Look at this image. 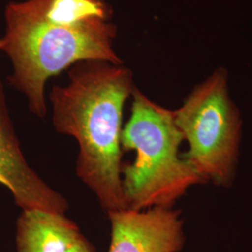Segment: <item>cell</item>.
I'll return each instance as SVG.
<instances>
[{
    "label": "cell",
    "instance_id": "obj_1",
    "mask_svg": "<svg viewBox=\"0 0 252 252\" xmlns=\"http://www.w3.org/2000/svg\"><path fill=\"white\" fill-rule=\"evenodd\" d=\"M135 85L124 63L87 60L73 64L68 83L50 94L55 130L79 144L77 175L105 211L126 209L122 189L123 111Z\"/></svg>",
    "mask_w": 252,
    "mask_h": 252
},
{
    "label": "cell",
    "instance_id": "obj_2",
    "mask_svg": "<svg viewBox=\"0 0 252 252\" xmlns=\"http://www.w3.org/2000/svg\"><path fill=\"white\" fill-rule=\"evenodd\" d=\"M2 52L12 65L9 84L25 94L30 111L47 113L46 81L87 60L124 63L113 49L117 27L111 21L68 24L46 16L39 0L9 2L4 11Z\"/></svg>",
    "mask_w": 252,
    "mask_h": 252
},
{
    "label": "cell",
    "instance_id": "obj_3",
    "mask_svg": "<svg viewBox=\"0 0 252 252\" xmlns=\"http://www.w3.org/2000/svg\"><path fill=\"white\" fill-rule=\"evenodd\" d=\"M132 96L131 116L121 137L123 151L135 152V161L121 169L126 208L173 207L190 187L206 180L180 153L184 137L174 110L154 103L135 86Z\"/></svg>",
    "mask_w": 252,
    "mask_h": 252
},
{
    "label": "cell",
    "instance_id": "obj_4",
    "mask_svg": "<svg viewBox=\"0 0 252 252\" xmlns=\"http://www.w3.org/2000/svg\"><path fill=\"white\" fill-rule=\"evenodd\" d=\"M174 114L189 144L182 156L206 182L232 187L238 170L242 119L230 96L225 69L218 68L196 85Z\"/></svg>",
    "mask_w": 252,
    "mask_h": 252
},
{
    "label": "cell",
    "instance_id": "obj_5",
    "mask_svg": "<svg viewBox=\"0 0 252 252\" xmlns=\"http://www.w3.org/2000/svg\"><path fill=\"white\" fill-rule=\"evenodd\" d=\"M108 252H180L186 241L180 209L156 207L108 212Z\"/></svg>",
    "mask_w": 252,
    "mask_h": 252
},
{
    "label": "cell",
    "instance_id": "obj_6",
    "mask_svg": "<svg viewBox=\"0 0 252 252\" xmlns=\"http://www.w3.org/2000/svg\"><path fill=\"white\" fill-rule=\"evenodd\" d=\"M0 183L11 192L23 210L40 209L64 214L68 203L62 194L46 184L22 153L15 134L2 81H0Z\"/></svg>",
    "mask_w": 252,
    "mask_h": 252
},
{
    "label": "cell",
    "instance_id": "obj_7",
    "mask_svg": "<svg viewBox=\"0 0 252 252\" xmlns=\"http://www.w3.org/2000/svg\"><path fill=\"white\" fill-rule=\"evenodd\" d=\"M82 234L64 214L23 210L17 220V252H67Z\"/></svg>",
    "mask_w": 252,
    "mask_h": 252
},
{
    "label": "cell",
    "instance_id": "obj_8",
    "mask_svg": "<svg viewBox=\"0 0 252 252\" xmlns=\"http://www.w3.org/2000/svg\"><path fill=\"white\" fill-rule=\"evenodd\" d=\"M67 252H95V250L94 247L83 235H81Z\"/></svg>",
    "mask_w": 252,
    "mask_h": 252
},
{
    "label": "cell",
    "instance_id": "obj_9",
    "mask_svg": "<svg viewBox=\"0 0 252 252\" xmlns=\"http://www.w3.org/2000/svg\"><path fill=\"white\" fill-rule=\"evenodd\" d=\"M2 45H3V41H2V37L0 38V52H2Z\"/></svg>",
    "mask_w": 252,
    "mask_h": 252
}]
</instances>
